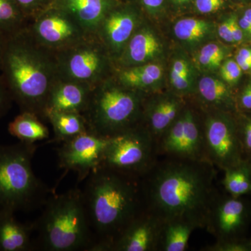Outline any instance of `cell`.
<instances>
[{"label": "cell", "mask_w": 251, "mask_h": 251, "mask_svg": "<svg viewBox=\"0 0 251 251\" xmlns=\"http://www.w3.org/2000/svg\"><path fill=\"white\" fill-rule=\"evenodd\" d=\"M239 25L242 28L244 32L247 33L249 35L251 36V24L250 23L248 22L247 20L244 17L241 18V19L238 21Z\"/></svg>", "instance_id": "7bdbcfd3"}, {"label": "cell", "mask_w": 251, "mask_h": 251, "mask_svg": "<svg viewBox=\"0 0 251 251\" xmlns=\"http://www.w3.org/2000/svg\"><path fill=\"white\" fill-rule=\"evenodd\" d=\"M223 0H196V8L202 14L215 12L222 7Z\"/></svg>", "instance_id": "836d02e7"}, {"label": "cell", "mask_w": 251, "mask_h": 251, "mask_svg": "<svg viewBox=\"0 0 251 251\" xmlns=\"http://www.w3.org/2000/svg\"><path fill=\"white\" fill-rule=\"evenodd\" d=\"M108 139L89 130L62 143L57 150L59 168L76 173L79 182L87 179L102 166Z\"/></svg>", "instance_id": "30bf717a"}, {"label": "cell", "mask_w": 251, "mask_h": 251, "mask_svg": "<svg viewBox=\"0 0 251 251\" xmlns=\"http://www.w3.org/2000/svg\"><path fill=\"white\" fill-rule=\"evenodd\" d=\"M219 34L220 37L228 43H234L233 37H232V31H231L230 18L221 23L219 27Z\"/></svg>", "instance_id": "d590c367"}, {"label": "cell", "mask_w": 251, "mask_h": 251, "mask_svg": "<svg viewBox=\"0 0 251 251\" xmlns=\"http://www.w3.org/2000/svg\"><path fill=\"white\" fill-rule=\"evenodd\" d=\"M46 120L52 125L54 140L64 143L77 135L89 131L85 117L82 114L71 112H46Z\"/></svg>", "instance_id": "ffe728a7"}, {"label": "cell", "mask_w": 251, "mask_h": 251, "mask_svg": "<svg viewBox=\"0 0 251 251\" xmlns=\"http://www.w3.org/2000/svg\"><path fill=\"white\" fill-rule=\"evenodd\" d=\"M10 134L23 143L35 144L49 139V130L35 114L21 112L8 126Z\"/></svg>", "instance_id": "d6986e66"}, {"label": "cell", "mask_w": 251, "mask_h": 251, "mask_svg": "<svg viewBox=\"0 0 251 251\" xmlns=\"http://www.w3.org/2000/svg\"><path fill=\"white\" fill-rule=\"evenodd\" d=\"M163 76V68L156 64H143L126 67L119 74L120 84L133 90L151 87Z\"/></svg>", "instance_id": "44dd1931"}, {"label": "cell", "mask_w": 251, "mask_h": 251, "mask_svg": "<svg viewBox=\"0 0 251 251\" xmlns=\"http://www.w3.org/2000/svg\"><path fill=\"white\" fill-rule=\"evenodd\" d=\"M210 251H249V248L245 244H238V243H222L217 244L209 249Z\"/></svg>", "instance_id": "e575fe53"}, {"label": "cell", "mask_w": 251, "mask_h": 251, "mask_svg": "<svg viewBox=\"0 0 251 251\" xmlns=\"http://www.w3.org/2000/svg\"><path fill=\"white\" fill-rule=\"evenodd\" d=\"M140 102L133 89L102 81L92 90L82 115L90 131L110 138L136 127Z\"/></svg>", "instance_id": "8992f818"}, {"label": "cell", "mask_w": 251, "mask_h": 251, "mask_svg": "<svg viewBox=\"0 0 251 251\" xmlns=\"http://www.w3.org/2000/svg\"><path fill=\"white\" fill-rule=\"evenodd\" d=\"M211 30L210 23L196 18H184L175 24V36L180 40L195 42L204 39Z\"/></svg>", "instance_id": "484cf974"}, {"label": "cell", "mask_w": 251, "mask_h": 251, "mask_svg": "<svg viewBox=\"0 0 251 251\" xmlns=\"http://www.w3.org/2000/svg\"><path fill=\"white\" fill-rule=\"evenodd\" d=\"M225 171L224 184L230 194L236 197L251 192V179L247 168L238 165Z\"/></svg>", "instance_id": "4316f807"}, {"label": "cell", "mask_w": 251, "mask_h": 251, "mask_svg": "<svg viewBox=\"0 0 251 251\" xmlns=\"http://www.w3.org/2000/svg\"><path fill=\"white\" fill-rule=\"evenodd\" d=\"M164 224L165 227L162 229L163 250L185 251L190 235L196 227L184 221H170Z\"/></svg>", "instance_id": "cb8c5ba5"}, {"label": "cell", "mask_w": 251, "mask_h": 251, "mask_svg": "<svg viewBox=\"0 0 251 251\" xmlns=\"http://www.w3.org/2000/svg\"><path fill=\"white\" fill-rule=\"evenodd\" d=\"M244 144L247 150L251 151V120L244 127Z\"/></svg>", "instance_id": "ab89813d"}, {"label": "cell", "mask_w": 251, "mask_h": 251, "mask_svg": "<svg viewBox=\"0 0 251 251\" xmlns=\"http://www.w3.org/2000/svg\"><path fill=\"white\" fill-rule=\"evenodd\" d=\"M171 80L172 85L179 92H186L191 88L190 77L185 76L173 69H171Z\"/></svg>", "instance_id": "1f68e13d"}, {"label": "cell", "mask_w": 251, "mask_h": 251, "mask_svg": "<svg viewBox=\"0 0 251 251\" xmlns=\"http://www.w3.org/2000/svg\"><path fill=\"white\" fill-rule=\"evenodd\" d=\"M151 134L138 127L108 139L100 167L135 176L148 171L152 158Z\"/></svg>", "instance_id": "ba28073f"}, {"label": "cell", "mask_w": 251, "mask_h": 251, "mask_svg": "<svg viewBox=\"0 0 251 251\" xmlns=\"http://www.w3.org/2000/svg\"><path fill=\"white\" fill-rule=\"evenodd\" d=\"M185 160L158 170L151 180L149 198L163 224L179 221L201 227L210 215L214 175L205 163Z\"/></svg>", "instance_id": "7a4b0ae2"}, {"label": "cell", "mask_w": 251, "mask_h": 251, "mask_svg": "<svg viewBox=\"0 0 251 251\" xmlns=\"http://www.w3.org/2000/svg\"><path fill=\"white\" fill-rule=\"evenodd\" d=\"M13 102L11 94L0 75V120L9 112Z\"/></svg>", "instance_id": "4dcf8cb0"}, {"label": "cell", "mask_w": 251, "mask_h": 251, "mask_svg": "<svg viewBox=\"0 0 251 251\" xmlns=\"http://www.w3.org/2000/svg\"><path fill=\"white\" fill-rule=\"evenodd\" d=\"M105 47L94 34L59 51L55 55L59 79L90 85L103 80L108 66Z\"/></svg>", "instance_id": "52a82bcc"}, {"label": "cell", "mask_w": 251, "mask_h": 251, "mask_svg": "<svg viewBox=\"0 0 251 251\" xmlns=\"http://www.w3.org/2000/svg\"><path fill=\"white\" fill-rule=\"evenodd\" d=\"M134 176L100 167L87 177L82 191L94 243L90 251H107L140 214Z\"/></svg>", "instance_id": "3957f363"}, {"label": "cell", "mask_w": 251, "mask_h": 251, "mask_svg": "<svg viewBox=\"0 0 251 251\" xmlns=\"http://www.w3.org/2000/svg\"><path fill=\"white\" fill-rule=\"evenodd\" d=\"M32 18L34 21L27 25L31 36L39 45L54 54L91 35L58 7L45 10Z\"/></svg>", "instance_id": "9c48e42d"}, {"label": "cell", "mask_w": 251, "mask_h": 251, "mask_svg": "<svg viewBox=\"0 0 251 251\" xmlns=\"http://www.w3.org/2000/svg\"><path fill=\"white\" fill-rule=\"evenodd\" d=\"M231 31H232V37L234 43H240L244 38V31L238 23L235 16L230 17Z\"/></svg>", "instance_id": "8d00e7d4"}, {"label": "cell", "mask_w": 251, "mask_h": 251, "mask_svg": "<svg viewBox=\"0 0 251 251\" xmlns=\"http://www.w3.org/2000/svg\"><path fill=\"white\" fill-rule=\"evenodd\" d=\"M64 10L88 34H95L103 18L110 11V0H57Z\"/></svg>", "instance_id": "2e32d148"}, {"label": "cell", "mask_w": 251, "mask_h": 251, "mask_svg": "<svg viewBox=\"0 0 251 251\" xmlns=\"http://www.w3.org/2000/svg\"><path fill=\"white\" fill-rule=\"evenodd\" d=\"M243 17L245 18L246 20L251 24V9L246 10L244 12Z\"/></svg>", "instance_id": "bcb514c9"}, {"label": "cell", "mask_w": 251, "mask_h": 251, "mask_svg": "<svg viewBox=\"0 0 251 251\" xmlns=\"http://www.w3.org/2000/svg\"><path fill=\"white\" fill-rule=\"evenodd\" d=\"M242 69L233 59H229L221 66V75L227 83L234 84L242 76Z\"/></svg>", "instance_id": "f546056e"}, {"label": "cell", "mask_w": 251, "mask_h": 251, "mask_svg": "<svg viewBox=\"0 0 251 251\" xmlns=\"http://www.w3.org/2000/svg\"><path fill=\"white\" fill-rule=\"evenodd\" d=\"M93 90L90 85L58 79L50 92L46 112H71L83 114Z\"/></svg>", "instance_id": "9a60e30c"}, {"label": "cell", "mask_w": 251, "mask_h": 251, "mask_svg": "<svg viewBox=\"0 0 251 251\" xmlns=\"http://www.w3.org/2000/svg\"><path fill=\"white\" fill-rule=\"evenodd\" d=\"M236 62L244 72H251V62L242 58L239 56H236Z\"/></svg>", "instance_id": "60d3db41"}, {"label": "cell", "mask_w": 251, "mask_h": 251, "mask_svg": "<svg viewBox=\"0 0 251 251\" xmlns=\"http://www.w3.org/2000/svg\"><path fill=\"white\" fill-rule=\"evenodd\" d=\"M203 138L204 151L213 163L225 170L240 165V143L233 127L226 119L209 117Z\"/></svg>", "instance_id": "8fae6325"}, {"label": "cell", "mask_w": 251, "mask_h": 251, "mask_svg": "<svg viewBox=\"0 0 251 251\" xmlns=\"http://www.w3.org/2000/svg\"><path fill=\"white\" fill-rule=\"evenodd\" d=\"M245 206L244 203L232 199L221 203L215 213L216 228L224 235L235 232L242 224Z\"/></svg>", "instance_id": "603a6c76"}, {"label": "cell", "mask_w": 251, "mask_h": 251, "mask_svg": "<svg viewBox=\"0 0 251 251\" xmlns=\"http://www.w3.org/2000/svg\"><path fill=\"white\" fill-rule=\"evenodd\" d=\"M242 106L247 110H251V83L244 89L241 97Z\"/></svg>", "instance_id": "f35d334b"}, {"label": "cell", "mask_w": 251, "mask_h": 251, "mask_svg": "<svg viewBox=\"0 0 251 251\" xmlns=\"http://www.w3.org/2000/svg\"><path fill=\"white\" fill-rule=\"evenodd\" d=\"M163 137V151L180 158L199 160L204 151L203 135L190 110L177 117Z\"/></svg>", "instance_id": "7c38bea8"}, {"label": "cell", "mask_w": 251, "mask_h": 251, "mask_svg": "<svg viewBox=\"0 0 251 251\" xmlns=\"http://www.w3.org/2000/svg\"><path fill=\"white\" fill-rule=\"evenodd\" d=\"M23 14L27 18L34 17L37 15V9L42 4L44 0H15Z\"/></svg>", "instance_id": "d6a6232c"}, {"label": "cell", "mask_w": 251, "mask_h": 251, "mask_svg": "<svg viewBox=\"0 0 251 251\" xmlns=\"http://www.w3.org/2000/svg\"><path fill=\"white\" fill-rule=\"evenodd\" d=\"M34 232L33 223H21L15 213L0 210V251H31L36 250L31 239Z\"/></svg>", "instance_id": "e0dca14e"}, {"label": "cell", "mask_w": 251, "mask_h": 251, "mask_svg": "<svg viewBox=\"0 0 251 251\" xmlns=\"http://www.w3.org/2000/svg\"><path fill=\"white\" fill-rule=\"evenodd\" d=\"M161 45L152 31L146 28L135 30L120 54V62L126 67L147 64L161 52Z\"/></svg>", "instance_id": "ac0fdd59"}, {"label": "cell", "mask_w": 251, "mask_h": 251, "mask_svg": "<svg viewBox=\"0 0 251 251\" xmlns=\"http://www.w3.org/2000/svg\"><path fill=\"white\" fill-rule=\"evenodd\" d=\"M174 1L177 4H183V3L187 2L189 0H174Z\"/></svg>", "instance_id": "7dc6e473"}, {"label": "cell", "mask_w": 251, "mask_h": 251, "mask_svg": "<svg viewBox=\"0 0 251 251\" xmlns=\"http://www.w3.org/2000/svg\"><path fill=\"white\" fill-rule=\"evenodd\" d=\"M198 90L202 98L209 103L221 105L228 99L227 86L215 77H202L198 84Z\"/></svg>", "instance_id": "83f0119b"}, {"label": "cell", "mask_w": 251, "mask_h": 251, "mask_svg": "<svg viewBox=\"0 0 251 251\" xmlns=\"http://www.w3.org/2000/svg\"><path fill=\"white\" fill-rule=\"evenodd\" d=\"M224 57L225 52L222 48L217 44L211 43L201 50L198 54V62L206 69H216L221 66Z\"/></svg>", "instance_id": "f1b7e54d"}, {"label": "cell", "mask_w": 251, "mask_h": 251, "mask_svg": "<svg viewBox=\"0 0 251 251\" xmlns=\"http://www.w3.org/2000/svg\"><path fill=\"white\" fill-rule=\"evenodd\" d=\"M172 69L183 74L185 76L191 77V71L189 66L184 59H178L175 60Z\"/></svg>", "instance_id": "74e56055"}, {"label": "cell", "mask_w": 251, "mask_h": 251, "mask_svg": "<svg viewBox=\"0 0 251 251\" xmlns=\"http://www.w3.org/2000/svg\"><path fill=\"white\" fill-rule=\"evenodd\" d=\"M43 206L40 217L33 223L36 249L90 251L94 237L80 189L51 195Z\"/></svg>", "instance_id": "277c9868"}, {"label": "cell", "mask_w": 251, "mask_h": 251, "mask_svg": "<svg viewBox=\"0 0 251 251\" xmlns=\"http://www.w3.org/2000/svg\"><path fill=\"white\" fill-rule=\"evenodd\" d=\"M15 0H0V33L10 35L24 28L29 23Z\"/></svg>", "instance_id": "d4e9b609"}, {"label": "cell", "mask_w": 251, "mask_h": 251, "mask_svg": "<svg viewBox=\"0 0 251 251\" xmlns=\"http://www.w3.org/2000/svg\"><path fill=\"white\" fill-rule=\"evenodd\" d=\"M143 4L149 9H156L163 4V0H142Z\"/></svg>", "instance_id": "b9f144b4"}, {"label": "cell", "mask_w": 251, "mask_h": 251, "mask_svg": "<svg viewBox=\"0 0 251 251\" xmlns=\"http://www.w3.org/2000/svg\"><path fill=\"white\" fill-rule=\"evenodd\" d=\"M5 36L0 33V72H1V61H2L3 49H4Z\"/></svg>", "instance_id": "f6af8a7d"}, {"label": "cell", "mask_w": 251, "mask_h": 251, "mask_svg": "<svg viewBox=\"0 0 251 251\" xmlns=\"http://www.w3.org/2000/svg\"><path fill=\"white\" fill-rule=\"evenodd\" d=\"M35 144H0V210L16 214L43 206L50 190L34 174Z\"/></svg>", "instance_id": "5b68a950"}, {"label": "cell", "mask_w": 251, "mask_h": 251, "mask_svg": "<svg viewBox=\"0 0 251 251\" xmlns=\"http://www.w3.org/2000/svg\"><path fill=\"white\" fill-rule=\"evenodd\" d=\"M180 104L174 99H163L154 103L148 112L151 134L163 135L177 117Z\"/></svg>", "instance_id": "7402d4cb"}, {"label": "cell", "mask_w": 251, "mask_h": 251, "mask_svg": "<svg viewBox=\"0 0 251 251\" xmlns=\"http://www.w3.org/2000/svg\"><path fill=\"white\" fill-rule=\"evenodd\" d=\"M137 25L138 18L134 13L127 10L110 11L94 35L105 49L121 53L136 30Z\"/></svg>", "instance_id": "5bb4252c"}, {"label": "cell", "mask_w": 251, "mask_h": 251, "mask_svg": "<svg viewBox=\"0 0 251 251\" xmlns=\"http://www.w3.org/2000/svg\"><path fill=\"white\" fill-rule=\"evenodd\" d=\"M1 78L21 112L46 120L50 92L59 78L55 55L39 45L27 27L5 36Z\"/></svg>", "instance_id": "6da1fadb"}, {"label": "cell", "mask_w": 251, "mask_h": 251, "mask_svg": "<svg viewBox=\"0 0 251 251\" xmlns=\"http://www.w3.org/2000/svg\"><path fill=\"white\" fill-rule=\"evenodd\" d=\"M161 223L154 215L140 213L112 243L109 251L153 250L161 238Z\"/></svg>", "instance_id": "4fadbf2b"}, {"label": "cell", "mask_w": 251, "mask_h": 251, "mask_svg": "<svg viewBox=\"0 0 251 251\" xmlns=\"http://www.w3.org/2000/svg\"><path fill=\"white\" fill-rule=\"evenodd\" d=\"M237 55L242 57V58L246 59V60L251 62V49H242L238 51Z\"/></svg>", "instance_id": "ee69618b"}]
</instances>
